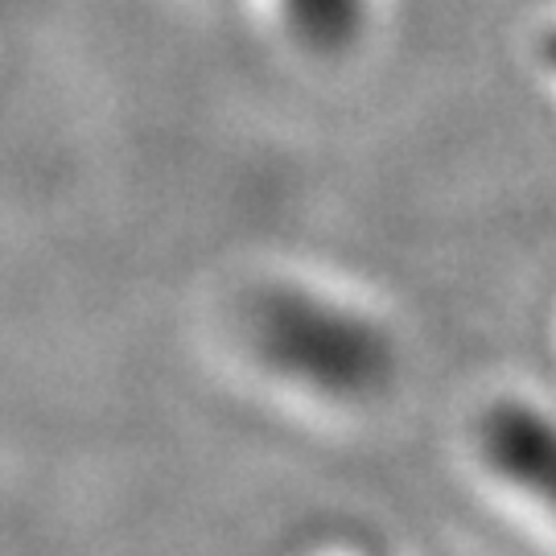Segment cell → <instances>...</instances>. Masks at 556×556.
<instances>
[{"mask_svg":"<svg viewBox=\"0 0 556 556\" xmlns=\"http://www.w3.org/2000/svg\"><path fill=\"white\" fill-rule=\"evenodd\" d=\"M277 9L285 29L301 46L318 54H338L363 34L371 0H277Z\"/></svg>","mask_w":556,"mask_h":556,"instance_id":"3","label":"cell"},{"mask_svg":"<svg viewBox=\"0 0 556 556\" xmlns=\"http://www.w3.org/2000/svg\"><path fill=\"white\" fill-rule=\"evenodd\" d=\"M478 457L528 507L556 519V417L532 404H498L478 429Z\"/></svg>","mask_w":556,"mask_h":556,"instance_id":"2","label":"cell"},{"mask_svg":"<svg viewBox=\"0 0 556 556\" xmlns=\"http://www.w3.org/2000/svg\"><path fill=\"white\" fill-rule=\"evenodd\" d=\"M248 342L264 371L301 396L358 404L379 396L396 355L388 330L338 293L280 285L256 298Z\"/></svg>","mask_w":556,"mask_h":556,"instance_id":"1","label":"cell"}]
</instances>
